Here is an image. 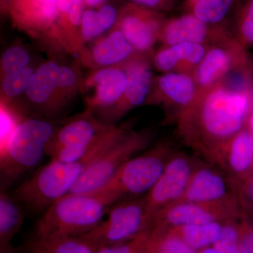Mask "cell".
<instances>
[{
  "mask_svg": "<svg viewBox=\"0 0 253 253\" xmlns=\"http://www.w3.org/2000/svg\"><path fill=\"white\" fill-rule=\"evenodd\" d=\"M105 0H84V4L89 7H95L104 3Z\"/></svg>",
  "mask_w": 253,
  "mask_h": 253,
  "instance_id": "obj_42",
  "label": "cell"
},
{
  "mask_svg": "<svg viewBox=\"0 0 253 253\" xmlns=\"http://www.w3.org/2000/svg\"><path fill=\"white\" fill-rule=\"evenodd\" d=\"M82 36L86 41H90L102 34L99 22V13L94 9L84 10L81 23Z\"/></svg>",
  "mask_w": 253,
  "mask_h": 253,
  "instance_id": "obj_34",
  "label": "cell"
},
{
  "mask_svg": "<svg viewBox=\"0 0 253 253\" xmlns=\"http://www.w3.org/2000/svg\"><path fill=\"white\" fill-rule=\"evenodd\" d=\"M158 84L161 91L176 104L189 106L194 99V81L186 75L166 73L159 78Z\"/></svg>",
  "mask_w": 253,
  "mask_h": 253,
  "instance_id": "obj_24",
  "label": "cell"
},
{
  "mask_svg": "<svg viewBox=\"0 0 253 253\" xmlns=\"http://www.w3.org/2000/svg\"><path fill=\"white\" fill-rule=\"evenodd\" d=\"M34 73L33 68L26 67L4 75L2 83L4 94L9 97H15L27 91Z\"/></svg>",
  "mask_w": 253,
  "mask_h": 253,
  "instance_id": "obj_30",
  "label": "cell"
},
{
  "mask_svg": "<svg viewBox=\"0 0 253 253\" xmlns=\"http://www.w3.org/2000/svg\"><path fill=\"white\" fill-rule=\"evenodd\" d=\"M213 164L221 168L239 185L253 174V136L242 129L221 148Z\"/></svg>",
  "mask_w": 253,
  "mask_h": 253,
  "instance_id": "obj_11",
  "label": "cell"
},
{
  "mask_svg": "<svg viewBox=\"0 0 253 253\" xmlns=\"http://www.w3.org/2000/svg\"><path fill=\"white\" fill-rule=\"evenodd\" d=\"M132 4L139 5L147 9H161L167 6L172 0H130Z\"/></svg>",
  "mask_w": 253,
  "mask_h": 253,
  "instance_id": "obj_41",
  "label": "cell"
},
{
  "mask_svg": "<svg viewBox=\"0 0 253 253\" xmlns=\"http://www.w3.org/2000/svg\"><path fill=\"white\" fill-rule=\"evenodd\" d=\"M208 26L193 14L184 15L166 23L163 28V40L170 46L186 42L201 43L207 36Z\"/></svg>",
  "mask_w": 253,
  "mask_h": 253,
  "instance_id": "obj_16",
  "label": "cell"
},
{
  "mask_svg": "<svg viewBox=\"0 0 253 253\" xmlns=\"http://www.w3.org/2000/svg\"><path fill=\"white\" fill-rule=\"evenodd\" d=\"M223 221H212L207 224H195L174 228V230L194 251L213 246L220 237Z\"/></svg>",
  "mask_w": 253,
  "mask_h": 253,
  "instance_id": "obj_23",
  "label": "cell"
},
{
  "mask_svg": "<svg viewBox=\"0 0 253 253\" xmlns=\"http://www.w3.org/2000/svg\"><path fill=\"white\" fill-rule=\"evenodd\" d=\"M96 253H149L148 231L124 244L99 248Z\"/></svg>",
  "mask_w": 253,
  "mask_h": 253,
  "instance_id": "obj_32",
  "label": "cell"
},
{
  "mask_svg": "<svg viewBox=\"0 0 253 253\" xmlns=\"http://www.w3.org/2000/svg\"><path fill=\"white\" fill-rule=\"evenodd\" d=\"M200 1V0H189V2L191 6H192L193 5L195 4V3L197 2V1Z\"/></svg>",
  "mask_w": 253,
  "mask_h": 253,
  "instance_id": "obj_47",
  "label": "cell"
},
{
  "mask_svg": "<svg viewBox=\"0 0 253 253\" xmlns=\"http://www.w3.org/2000/svg\"><path fill=\"white\" fill-rule=\"evenodd\" d=\"M84 0H58L57 25L65 31H74L80 26L84 10Z\"/></svg>",
  "mask_w": 253,
  "mask_h": 253,
  "instance_id": "obj_28",
  "label": "cell"
},
{
  "mask_svg": "<svg viewBox=\"0 0 253 253\" xmlns=\"http://www.w3.org/2000/svg\"><path fill=\"white\" fill-rule=\"evenodd\" d=\"M96 249L82 236H33L25 247L26 253H96Z\"/></svg>",
  "mask_w": 253,
  "mask_h": 253,
  "instance_id": "obj_18",
  "label": "cell"
},
{
  "mask_svg": "<svg viewBox=\"0 0 253 253\" xmlns=\"http://www.w3.org/2000/svg\"><path fill=\"white\" fill-rule=\"evenodd\" d=\"M98 13L101 29L104 33L112 27L117 21V10L111 5H104L101 6Z\"/></svg>",
  "mask_w": 253,
  "mask_h": 253,
  "instance_id": "obj_38",
  "label": "cell"
},
{
  "mask_svg": "<svg viewBox=\"0 0 253 253\" xmlns=\"http://www.w3.org/2000/svg\"><path fill=\"white\" fill-rule=\"evenodd\" d=\"M249 125H250V129H251V133H252L253 136V113L252 114V116H251V118H250V121H249Z\"/></svg>",
  "mask_w": 253,
  "mask_h": 253,
  "instance_id": "obj_45",
  "label": "cell"
},
{
  "mask_svg": "<svg viewBox=\"0 0 253 253\" xmlns=\"http://www.w3.org/2000/svg\"><path fill=\"white\" fill-rule=\"evenodd\" d=\"M76 73L71 68L67 66L59 68L58 73L57 88L59 89H68L74 85L76 83Z\"/></svg>",
  "mask_w": 253,
  "mask_h": 253,
  "instance_id": "obj_39",
  "label": "cell"
},
{
  "mask_svg": "<svg viewBox=\"0 0 253 253\" xmlns=\"http://www.w3.org/2000/svg\"><path fill=\"white\" fill-rule=\"evenodd\" d=\"M95 96L93 106L109 107L115 106L123 97L127 84V76L121 70L106 68L93 75Z\"/></svg>",
  "mask_w": 253,
  "mask_h": 253,
  "instance_id": "obj_15",
  "label": "cell"
},
{
  "mask_svg": "<svg viewBox=\"0 0 253 253\" xmlns=\"http://www.w3.org/2000/svg\"><path fill=\"white\" fill-rule=\"evenodd\" d=\"M239 221L241 253H253V215L242 211Z\"/></svg>",
  "mask_w": 253,
  "mask_h": 253,
  "instance_id": "obj_33",
  "label": "cell"
},
{
  "mask_svg": "<svg viewBox=\"0 0 253 253\" xmlns=\"http://www.w3.org/2000/svg\"><path fill=\"white\" fill-rule=\"evenodd\" d=\"M239 184L219 167L197 165L180 201L240 206Z\"/></svg>",
  "mask_w": 253,
  "mask_h": 253,
  "instance_id": "obj_8",
  "label": "cell"
},
{
  "mask_svg": "<svg viewBox=\"0 0 253 253\" xmlns=\"http://www.w3.org/2000/svg\"><path fill=\"white\" fill-rule=\"evenodd\" d=\"M204 56L205 49L201 43H181L160 51L156 55L155 63L160 71L168 72L180 61L195 64L201 62Z\"/></svg>",
  "mask_w": 253,
  "mask_h": 253,
  "instance_id": "obj_22",
  "label": "cell"
},
{
  "mask_svg": "<svg viewBox=\"0 0 253 253\" xmlns=\"http://www.w3.org/2000/svg\"><path fill=\"white\" fill-rule=\"evenodd\" d=\"M240 206H217L178 201L158 211L152 217V225L176 228L195 224H207L212 221H225L239 217Z\"/></svg>",
  "mask_w": 253,
  "mask_h": 253,
  "instance_id": "obj_10",
  "label": "cell"
},
{
  "mask_svg": "<svg viewBox=\"0 0 253 253\" xmlns=\"http://www.w3.org/2000/svg\"><path fill=\"white\" fill-rule=\"evenodd\" d=\"M127 84L125 91V102L108 111L109 119L119 118L129 107L140 106L149 94L151 84V73L143 65H136L129 69Z\"/></svg>",
  "mask_w": 253,
  "mask_h": 253,
  "instance_id": "obj_17",
  "label": "cell"
},
{
  "mask_svg": "<svg viewBox=\"0 0 253 253\" xmlns=\"http://www.w3.org/2000/svg\"><path fill=\"white\" fill-rule=\"evenodd\" d=\"M1 61V67L6 75L27 67L30 56L21 46H11L4 51Z\"/></svg>",
  "mask_w": 253,
  "mask_h": 253,
  "instance_id": "obj_31",
  "label": "cell"
},
{
  "mask_svg": "<svg viewBox=\"0 0 253 253\" xmlns=\"http://www.w3.org/2000/svg\"><path fill=\"white\" fill-rule=\"evenodd\" d=\"M250 106L245 92L216 89L205 99L196 115L184 118L183 134L192 147L213 163L223 146L244 128Z\"/></svg>",
  "mask_w": 253,
  "mask_h": 253,
  "instance_id": "obj_1",
  "label": "cell"
},
{
  "mask_svg": "<svg viewBox=\"0 0 253 253\" xmlns=\"http://www.w3.org/2000/svg\"><path fill=\"white\" fill-rule=\"evenodd\" d=\"M226 85L229 90L244 93L247 87V81L241 73H233L226 78Z\"/></svg>",
  "mask_w": 253,
  "mask_h": 253,
  "instance_id": "obj_40",
  "label": "cell"
},
{
  "mask_svg": "<svg viewBox=\"0 0 253 253\" xmlns=\"http://www.w3.org/2000/svg\"><path fill=\"white\" fill-rule=\"evenodd\" d=\"M196 166L185 154L171 155L159 179L146 196V211L151 220L158 211L181 201Z\"/></svg>",
  "mask_w": 253,
  "mask_h": 253,
  "instance_id": "obj_9",
  "label": "cell"
},
{
  "mask_svg": "<svg viewBox=\"0 0 253 253\" xmlns=\"http://www.w3.org/2000/svg\"><path fill=\"white\" fill-rule=\"evenodd\" d=\"M117 202V198L104 186L93 192L68 194L42 214L35 225L34 236L84 235Z\"/></svg>",
  "mask_w": 253,
  "mask_h": 253,
  "instance_id": "obj_3",
  "label": "cell"
},
{
  "mask_svg": "<svg viewBox=\"0 0 253 253\" xmlns=\"http://www.w3.org/2000/svg\"><path fill=\"white\" fill-rule=\"evenodd\" d=\"M148 142L144 134H125L89 166L70 194L90 193L101 189L125 163L146 149Z\"/></svg>",
  "mask_w": 253,
  "mask_h": 253,
  "instance_id": "obj_7",
  "label": "cell"
},
{
  "mask_svg": "<svg viewBox=\"0 0 253 253\" xmlns=\"http://www.w3.org/2000/svg\"><path fill=\"white\" fill-rule=\"evenodd\" d=\"M10 0H1V5H3V6H5V4H9Z\"/></svg>",
  "mask_w": 253,
  "mask_h": 253,
  "instance_id": "obj_46",
  "label": "cell"
},
{
  "mask_svg": "<svg viewBox=\"0 0 253 253\" xmlns=\"http://www.w3.org/2000/svg\"><path fill=\"white\" fill-rule=\"evenodd\" d=\"M116 142L114 136H106L93 152L77 162L62 163L51 160L21 183L12 196L28 211L44 213L56 201L70 194L89 166Z\"/></svg>",
  "mask_w": 253,
  "mask_h": 253,
  "instance_id": "obj_2",
  "label": "cell"
},
{
  "mask_svg": "<svg viewBox=\"0 0 253 253\" xmlns=\"http://www.w3.org/2000/svg\"><path fill=\"white\" fill-rule=\"evenodd\" d=\"M239 217L224 223L220 237L212 246L218 253H241L239 223L236 222Z\"/></svg>",
  "mask_w": 253,
  "mask_h": 253,
  "instance_id": "obj_29",
  "label": "cell"
},
{
  "mask_svg": "<svg viewBox=\"0 0 253 253\" xmlns=\"http://www.w3.org/2000/svg\"><path fill=\"white\" fill-rule=\"evenodd\" d=\"M7 7L20 28L44 30L57 26L58 0H10Z\"/></svg>",
  "mask_w": 253,
  "mask_h": 253,
  "instance_id": "obj_14",
  "label": "cell"
},
{
  "mask_svg": "<svg viewBox=\"0 0 253 253\" xmlns=\"http://www.w3.org/2000/svg\"><path fill=\"white\" fill-rule=\"evenodd\" d=\"M194 253H218L216 250L213 247H208L206 249L199 250L198 252H195Z\"/></svg>",
  "mask_w": 253,
  "mask_h": 253,
  "instance_id": "obj_44",
  "label": "cell"
},
{
  "mask_svg": "<svg viewBox=\"0 0 253 253\" xmlns=\"http://www.w3.org/2000/svg\"><path fill=\"white\" fill-rule=\"evenodd\" d=\"M240 29L244 39L253 43V0H249L245 6L240 20Z\"/></svg>",
  "mask_w": 253,
  "mask_h": 253,
  "instance_id": "obj_36",
  "label": "cell"
},
{
  "mask_svg": "<svg viewBox=\"0 0 253 253\" xmlns=\"http://www.w3.org/2000/svg\"><path fill=\"white\" fill-rule=\"evenodd\" d=\"M132 46L121 30H115L93 48V58L101 66H110L126 59Z\"/></svg>",
  "mask_w": 253,
  "mask_h": 253,
  "instance_id": "obj_21",
  "label": "cell"
},
{
  "mask_svg": "<svg viewBox=\"0 0 253 253\" xmlns=\"http://www.w3.org/2000/svg\"><path fill=\"white\" fill-rule=\"evenodd\" d=\"M146 204V196L118 201L108 210L104 220L82 237L96 249L135 239L151 228L152 220Z\"/></svg>",
  "mask_w": 253,
  "mask_h": 253,
  "instance_id": "obj_5",
  "label": "cell"
},
{
  "mask_svg": "<svg viewBox=\"0 0 253 253\" xmlns=\"http://www.w3.org/2000/svg\"><path fill=\"white\" fill-rule=\"evenodd\" d=\"M235 0H200L192 6V14L207 24L221 22Z\"/></svg>",
  "mask_w": 253,
  "mask_h": 253,
  "instance_id": "obj_27",
  "label": "cell"
},
{
  "mask_svg": "<svg viewBox=\"0 0 253 253\" xmlns=\"http://www.w3.org/2000/svg\"><path fill=\"white\" fill-rule=\"evenodd\" d=\"M111 126L98 122L89 113L82 115L55 131L46 147V154L49 156L66 146H78L91 151Z\"/></svg>",
  "mask_w": 253,
  "mask_h": 253,
  "instance_id": "obj_12",
  "label": "cell"
},
{
  "mask_svg": "<svg viewBox=\"0 0 253 253\" xmlns=\"http://www.w3.org/2000/svg\"><path fill=\"white\" fill-rule=\"evenodd\" d=\"M171 155L169 147L161 144L134 156L104 186L118 201L146 196L159 179Z\"/></svg>",
  "mask_w": 253,
  "mask_h": 253,
  "instance_id": "obj_6",
  "label": "cell"
},
{
  "mask_svg": "<svg viewBox=\"0 0 253 253\" xmlns=\"http://www.w3.org/2000/svg\"><path fill=\"white\" fill-rule=\"evenodd\" d=\"M25 219L23 206L5 191L0 194V246L10 244Z\"/></svg>",
  "mask_w": 253,
  "mask_h": 253,
  "instance_id": "obj_20",
  "label": "cell"
},
{
  "mask_svg": "<svg viewBox=\"0 0 253 253\" xmlns=\"http://www.w3.org/2000/svg\"><path fill=\"white\" fill-rule=\"evenodd\" d=\"M14 116H13L9 109H6L4 106L1 107V149L9 140L10 136L12 134L15 128L17 126Z\"/></svg>",
  "mask_w": 253,
  "mask_h": 253,
  "instance_id": "obj_37",
  "label": "cell"
},
{
  "mask_svg": "<svg viewBox=\"0 0 253 253\" xmlns=\"http://www.w3.org/2000/svg\"><path fill=\"white\" fill-rule=\"evenodd\" d=\"M159 25L156 13L134 4L126 6L119 19L120 30L131 45L140 51L152 45Z\"/></svg>",
  "mask_w": 253,
  "mask_h": 253,
  "instance_id": "obj_13",
  "label": "cell"
},
{
  "mask_svg": "<svg viewBox=\"0 0 253 253\" xmlns=\"http://www.w3.org/2000/svg\"><path fill=\"white\" fill-rule=\"evenodd\" d=\"M0 253H15L14 249L11 248V245H6V246H1V251Z\"/></svg>",
  "mask_w": 253,
  "mask_h": 253,
  "instance_id": "obj_43",
  "label": "cell"
},
{
  "mask_svg": "<svg viewBox=\"0 0 253 253\" xmlns=\"http://www.w3.org/2000/svg\"><path fill=\"white\" fill-rule=\"evenodd\" d=\"M149 253H194L192 248L175 230L173 233L162 234L158 228H151L148 232Z\"/></svg>",
  "mask_w": 253,
  "mask_h": 253,
  "instance_id": "obj_26",
  "label": "cell"
},
{
  "mask_svg": "<svg viewBox=\"0 0 253 253\" xmlns=\"http://www.w3.org/2000/svg\"><path fill=\"white\" fill-rule=\"evenodd\" d=\"M230 63V57L224 49L211 50L200 62L196 71V81L200 85H208L227 69Z\"/></svg>",
  "mask_w": 253,
  "mask_h": 253,
  "instance_id": "obj_25",
  "label": "cell"
},
{
  "mask_svg": "<svg viewBox=\"0 0 253 253\" xmlns=\"http://www.w3.org/2000/svg\"><path fill=\"white\" fill-rule=\"evenodd\" d=\"M238 199L241 211L253 215V174L240 184Z\"/></svg>",
  "mask_w": 253,
  "mask_h": 253,
  "instance_id": "obj_35",
  "label": "cell"
},
{
  "mask_svg": "<svg viewBox=\"0 0 253 253\" xmlns=\"http://www.w3.org/2000/svg\"><path fill=\"white\" fill-rule=\"evenodd\" d=\"M59 67L53 61L44 63L35 72L26 95L32 102L51 108L50 102L55 89H57Z\"/></svg>",
  "mask_w": 253,
  "mask_h": 253,
  "instance_id": "obj_19",
  "label": "cell"
},
{
  "mask_svg": "<svg viewBox=\"0 0 253 253\" xmlns=\"http://www.w3.org/2000/svg\"><path fill=\"white\" fill-rule=\"evenodd\" d=\"M55 133L54 126L41 119L18 123L0 155L1 191L36 167L46 154Z\"/></svg>",
  "mask_w": 253,
  "mask_h": 253,
  "instance_id": "obj_4",
  "label": "cell"
}]
</instances>
